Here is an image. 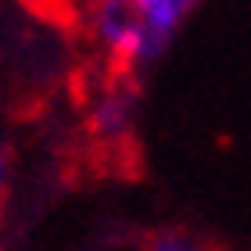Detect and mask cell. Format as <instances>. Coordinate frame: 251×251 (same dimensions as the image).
Instances as JSON below:
<instances>
[{"label":"cell","mask_w":251,"mask_h":251,"mask_svg":"<svg viewBox=\"0 0 251 251\" xmlns=\"http://www.w3.org/2000/svg\"><path fill=\"white\" fill-rule=\"evenodd\" d=\"M90 68L144 75L173 47L201 0H68Z\"/></svg>","instance_id":"cell-1"},{"label":"cell","mask_w":251,"mask_h":251,"mask_svg":"<svg viewBox=\"0 0 251 251\" xmlns=\"http://www.w3.org/2000/svg\"><path fill=\"white\" fill-rule=\"evenodd\" d=\"M86 133L104 151L129 147L140 119V75L90 68L86 83Z\"/></svg>","instance_id":"cell-2"},{"label":"cell","mask_w":251,"mask_h":251,"mask_svg":"<svg viewBox=\"0 0 251 251\" xmlns=\"http://www.w3.org/2000/svg\"><path fill=\"white\" fill-rule=\"evenodd\" d=\"M140 251H219L212 241L190 233V230H179V226H165V230H154L144 237Z\"/></svg>","instance_id":"cell-3"},{"label":"cell","mask_w":251,"mask_h":251,"mask_svg":"<svg viewBox=\"0 0 251 251\" xmlns=\"http://www.w3.org/2000/svg\"><path fill=\"white\" fill-rule=\"evenodd\" d=\"M11 176H15V162H11V151L0 144V204H4L7 190H11Z\"/></svg>","instance_id":"cell-4"}]
</instances>
